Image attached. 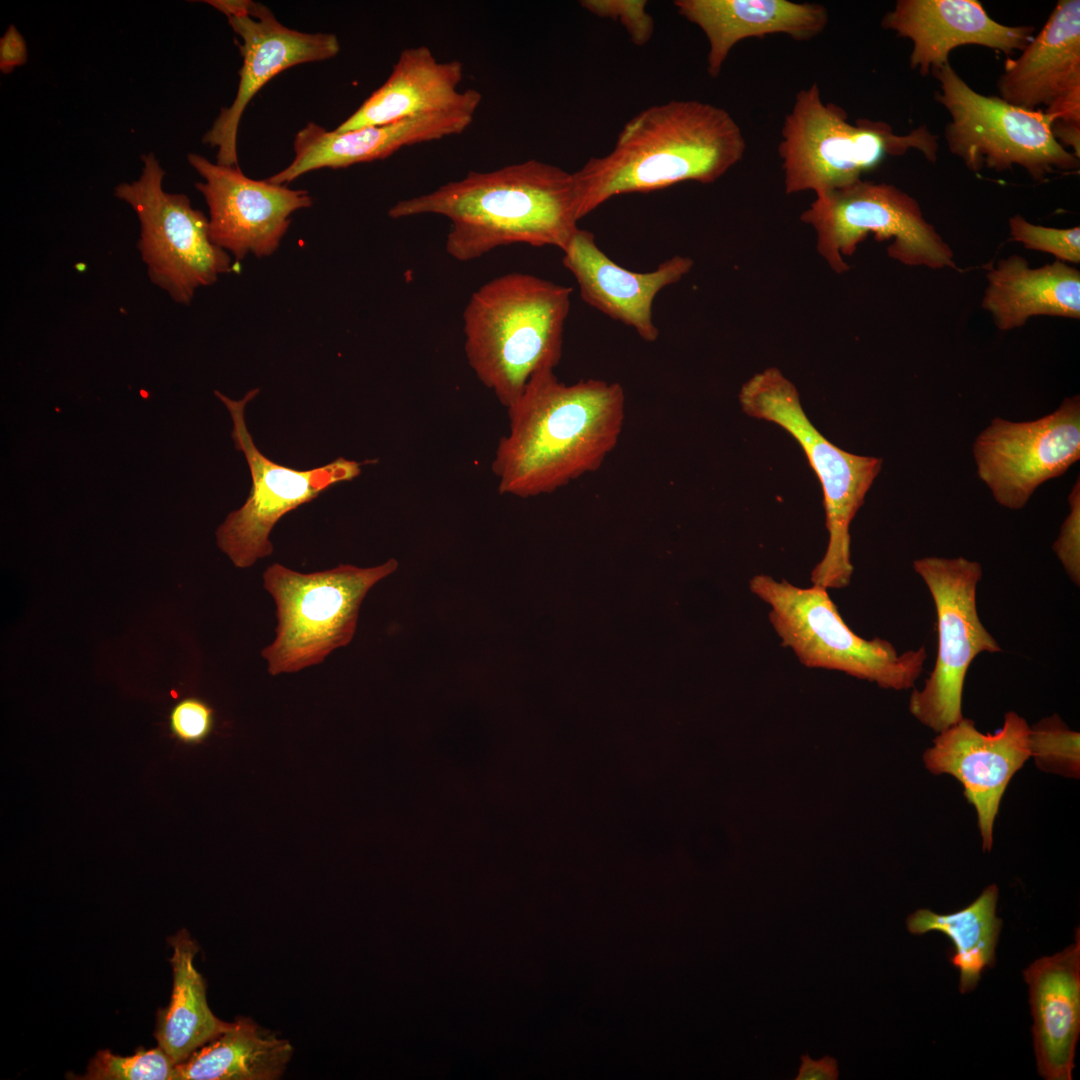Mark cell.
I'll list each match as a JSON object with an SVG mask.
<instances>
[{
  "mask_svg": "<svg viewBox=\"0 0 1080 1080\" xmlns=\"http://www.w3.org/2000/svg\"><path fill=\"white\" fill-rule=\"evenodd\" d=\"M507 409L508 432L491 464L502 495L550 494L597 471L618 444L626 409L618 382L565 384L554 369L536 372Z\"/></svg>",
  "mask_w": 1080,
  "mask_h": 1080,
  "instance_id": "obj_1",
  "label": "cell"
},
{
  "mask_svg": "<svg viewBox=\"0 0 1080 1080\" xmlns=\"http://www.w3.org/2000/svg\"><path fill=\"white\" fill-rule=\"evenodd\" d=\"M424 214L450 220L445 248L462 262L513 244L564 251L580 220L573 172L535 159L488 172L470 171L388 211L393 219Z\"/></svg>",
  "mask_w": 1080,
  "mask_h": 1080,
  "instance_id": "obj_2",
  "label": "cell"
},
{
  "mask_svg": "<svg viewBox=\"0 0 1080 1080\" xmlns=\"http://www.w3.org/2000/svg\"><path fill=\"white\" fill-rule=\"evenodd\" d=\"M746 140L723 108L699 100L647 107L619 132L612 150L573 172L582 219L614 196L677 183H712L743 158Z\"/></svg>",
  "mask_w": 1080,
  "mask_h": 1080,
  "instance_id": "obj_3",
  "label": "cell"
},
{
  "mask_svg": "<svg viewBox=\"0 0 1080 1080\" xmlns=\"http://www.w3.org/2000/svg\"><path fill=\"white\" fill-rule=\"evenodd\" d=\"M572 291L514 272L493 278L471 295L463 311L466 359L505 408L536 372L560 363Z\"/></svg>",
  "mask_w": 1080,
  "mask_h": 1080,
  "instance_id": "obj_4",
  "label": "cell"
},
{
  "mask_svg": "<svg viewBox=\"0 0 1080 1080\" xmlns=\"http://www.w3.org/2000/svg\"><path fill=\"white\" fill-rule=\"evenodd\" d=\"M910 149L934 162L937 136L924 125L899 135L883 121L850 123L842 107L823 101L816 83L796 94L778 145L786 193L812 190L816 196L849 186L887 157Z\"/></svg>",
  "mask_w": 1080,
  "mask_h": 1080,
  "instance_id": "obj_5",
  "label": "cell"
},
{
  "mask_svg": "<svg viewBox=\"0 0 1080 1080\" xmlns=\"http://www.w3.org/2000/svg\"><path fill=\"white\" fill-rule=\"evenodd\" d=\"M743 411L775 423L799 443L824 493L828 545L811 582L828 589L846 587L853 574L850 525L876 479L882 460L855 455L829 442L810 422L796 387L776 368L750 378L739 392Z\"/></svg>",
  "mask_w": 1080,
  "mask_h": 1080,
  "instance_id": "obj_6",
  "label": "cell"
},
{
  "mask_svg": "<svg viewBox=\"0 0 1080 1080\" xmlns=\"http://www.w3.org/2000/svg\"><path fill=\"white\" fill-rule=\"evenodd\" d=\"M750 590L769 606L782 645L806 667L840 671L893 690L913 687L922 673L925 646L899 654L885 639L860 637L824 587H798L760 574L751 579Z\"/></svg>",
  "mask_w": 1080,
  "mask_h": 1080,
  "instance_id": "obj_7",
  "label": "cell"
},
{
  "mask_svg": "<svg viewBox=\"0 0 1080 1080\" xmlns=\"http://www.w3.org/2000/svg\"><path fill=\"white\" fill-rule=\"evenodd\" d=\"M397 567L394 558L375 567L342 564L313 573L279 563L267 567L263 586L274 599L277 618L276 637L261 651L269 674L320 664L332 651L348 645L364 597Z\"/></svg>",
  "mask_w": 1080,
  "mask_h": 1080,
  "instance_id": "obj_8",
  "label": "cell"
},
{
  "mask_svg": "<svg viewBox=\"0 0 1080 1080\" xmlns=\"http://www.w3.org/2000/svg\"><path fill=\"white\" fill-rule=\"evenodd\" d=\"M931 72L940 84L937 100L951 116L945 128L948 149L971 171L986 166L1001 172L1019 165L1039 182L1055 170L1079 169V157L1058 142L1053 119L1043 109L1027 110L980 94L949 62Z\"/></svg>",
  "mask_w": 1080,
  "mask_h": 1080,
  "instance_id": "obj_9",
  "label": "cell"
},
{
  "mask_svg": "<svg viewBox=\"0 0 1080 1080\" xmlns=\"http://www.w3.org/2000/svg\"><path fill=\"white\" fill-rule=\"evenodd\" d=\"M141 161L139 178L118 184L114 195L138 217L137 248L150 281L174 302L189 305L198 288L231 271V258L210 240L208 218L190 199L163 189L166 172L155 154H143Z\"/></svg>",
  "mask_w": 1080,
  "mask_h": 1080,
  "instance_id": "obj_10",
  "label": "cell"
},
{
  "mask_svg": "<svg viewBox=\"0 0 1080 1080\" xmlns=\"http://www.w3.org/2000/svg\"><path fill=\"white\" fill-rule=\"evenodd\" d=\"M801 220L815 229L819 253L837 272L849 268L842 256L852 255L869 233L879 241L893 238L888 255L905 265L956 267L952 249L918 202L893 185L861 179L816 196Z\"/></svg>",
  "mask_w": 1080,
  "mask_h": 1080,
  "instance_id": "obj_11",
  "label": "cell"
},
{
  "mask_svg": "<svg viewBox=\"0 0 1080 1080\" xmlns=\"http://www.w3.org/2000/svg\"><path fill=\"white\" fill-rule=\"evenodd\" d=\"M913 568L935 605L937 655L923 688L912 692L909 710L919 722L939 733L963 718L964 683L973 660L980 653L1002 649L977 611L976 591L982 577L977 561L930 556L915 560Z\"/></svg>",
  "mask_w": 1080,
  "mask_h": 1080,
  "instance_id": "obj_12",
  "label": "cell"
},
{
  "mask_svg": "<svg viewBox=\"0 0 1080 1080\" xmlns=\"http://www.w3.org/2000/svg\"><path fill=\"white\" fill-rule=\"evenodd\" d=\"M215 395L228 409L235 448L243 452L252 486L245 503L228 514L216 532L219 548L238 568H248L272 554L269 539L275 524L287 513L317 498L331 486L361 474L362 462L338 457L330 463L298 470L276 463L255 445L245 421V408L258 393L250 390L242 399Z\"/></svg>",
  "mask_w": 1080,
  "mask_h": 1080,
  "instance_id": "obj_13",
  "label": "cell"
},
{
  "mask_svg": "<svg viewBox=\"0 0 1080 1080\" xmlns=\"http://www.w3.org/2000/svg\"><path fill=\"white\" fill-rule=\"evenodd\" d=\"M972 451L978 476L995 501L1008 509L1023 508L1041 484L1079 460V396L1065 398L1037 420L994 418L976 437Z\"/></svg>",
  "mask_w": 1080,
  "mask_h": 1080,
  "instance_id": "obj_14",
  "label": "cell"
},
{
  "mask_svg": "<svg viewBox=\"0 0 1080 1080\" xmlns=\"http://www.w3.org/2000/svg\"><path fill=\"white\" fill-rule=\"evenodd\" d=\"M187 160L204 180L195 187L209 209L210 240L238 261L248 254L272 255L292 213L313 203L306 190L251 179L240 167L212 163L197 153H189Z\"/></svg>",
  "mask_w": 1080,
  "mask_h": 1080,
  "instance_id": "obj_15",
  "label": "cell"
},
{
  "mask_svg": "<svg viewBox=\"0 0 1080 1080\" xmlns=\"http://www.w3.org/2000/svg\"><path fill=\"white\" fill-rule=\"evenodd\" d=\"M1030 757V727L1023 717L1009 711L994 733L980 732L973 720L963 717L938 733L924 752L923 762L929 772L951 775L961 783L977 814L982 848L990 851L1003 794Z\"/></svg>",
  "mask_w": 1080,
  "mask_h": 1080,
  "instance_id": "obj_16",
  "label": "cell"
},
{
  "mask_svg": "<svg viewBox=\"0 0 1080 1080\" xmlns=\"http://www.w3.org/2000/svg\"><path fill=\"white\" fill-rule=\"evenodd\" d=\"M1000 98L1053 119L1052 131L1080 133V1L1061 0L1016 59H1007ZM1042 110V109H1041Z\"/></svg>",
  "mask_w": 1080,
  "mask_h": 1080,
  "instance_id": "obj_17",
  "label": "cell"
},
{
  "mask_svg": "<svg viewBox=\"0 0 1080 1080\" xmlns=\"http://www.w3.org/2000/svg\"><path fill=\"white\" fill-rule=\"evenodd\" d=\"M240 36L243 57L236 97L220 109L202 142L218 148L216 160L225 166L238 165L237 133L243 112L258 91L274 76L293 66L330 59L340 51L336 35L304 33L282 25L268 7L259 4L253 17L227 16Z\"/></svg>",
  "mask_w": 1080,
  "mask_h": 1080,
  "instance_id": "obj_18",
  "label": "cell"
},
{
  "mask_svg": "<svg viewBox=\"0 0 1080 1080\" xmlns=\"http://www.w3.org/2000/svg\"><path fill=\"white\" fill-rule=\"evenodd\" d=\"M479 104L413 116L383 125L348 131H328L309 122L296 134L295 157L267 180L285 185L321 168H345L389 157L403 147L440 140L464 132L473 122Z\"/></svg>",
  "mask_w": 1080,
  "mask_h": 1080,
  "instance_id": "obj_19",
  "label": "cell"
},
{
  "mask_svg": "<svg viewBox=\"0 0 1080 1080\" xmlns=\"http://www.w3.org/2000/svg\"><path fill=\"white\" fill-rule=\"evenodd\" d=\"M881 24L911 40L910 67L923 76L948 63L956 47L979 45L1010 54L1034 37V27L1000 24L976 0H898Z\"/></svg>",
  "mask_w": 1080,
  "mask_h": 1080,
  "instance_id": "obj_20",
  "label": "cell"
},
{
  "mask_svg": "<svg viewBox=\"0 0 1080 1080\" xmlns=\"http://www.w3.org/2000/svg\"><path fill=\"white\" fill-rule=\"evenodd\" d=\"M563 252L562 263L591 307L631 328L646 342L659 337L652 305L657 294L687 274L693 260L675 255L650 272L628 270L610 259L592 232L578 229Z\"/></svg>",
  "mask_w": 1080,
  "mask_h": 1080,
  "instance_id": "obj_21",
  "label": "cell"
},
{
  "mask_svg": "<svg viewBox=\"0 0 1080 1080\" xmlns=\"http://www.w3.org/2000/svg\"><path fill=\"white\" fill-rule=\"evenodd\" d=\"M1033 1017L1037 1071L1046 1080H1071L1080 1033V931L1074 942L1024 971Z\"/></svg>",
  "mask_w": 1080,
  "mask_h": 1080,
  "instance_id": "obj_22",
  "label": "cell"
},
{
  "mask_svg": "<svg viewBox=\"0 0 1080 1080\" xmlns=\"http://www.w3.org/2000/svg\"><path fill=\"white\" fill-rule=\"evenodd\" d=\"M463 71L460 61H439L426 46L407 48L400 53L387 80L336 130L383 125L480 104L482 95L479 91L459 89Z\"/></svg>",
  "mask_w": 1080,
  "mask_h": 1080,
  "instance_id": "obj_23",
  "label": "cell"
},
{
  "mask_svg": "<svg viewBox=\"0 0 1080 1080\" xmlns=\"http://www.w3.org/2000/svg\"><path fill=\"white\" fill-rule=\"evenodd\" d=\"M674 6L705 34L707 72L713 78L738 42L771 34L807 41L820 35L829 20L822 4L788 0H676Z\"/></svg>",
  "mask_w": 1080,
  "mask_h": 1080,
  "instance_id": "obj_24",
  "label": "cell"
},
{
  "mask_svg": "<svg viewBox=\"0 0 1080 1080\" xmlns=\"http://www.w3.org/2000/svg\"><path fill=\"white\" fill-rule=\"evenodd\" d=\"M982 307L1003 331L1033 316L1080 318V272L1056 260L1033 268L1018 255L999 260L986 275Z\"/></svg>",
  "mask_w": 1080,
  "mask_h": 1080,
  "instance_id": "obj_25",
  "label": "cell"
},
{
  "mask_svg": "<svg viewBox=\"0 0 1080 1080\" xmlns=\"http://www.w3.org/2000/svg\"><path fill=\"white\" fill-rule=\"evenodd\" d=\"M293 1055L286 1039L239 1018L221 1035L176 1064L174 1080H274Z\"/></svg>",
  "mask_w": 1080,
  "mask_h": 1080,
  "instance_id": "obj_26",
  "label": "cell"
},
{
  "mask_svg": "<svg viewBox=\"0 0 1080 1080\" xmlns=\"http://www.w3.org/2000/svg\"><path fill=\"white\" fill-rule=\"evenodd\" d=\"M170 943L173 990L168 1007L158 1014L156 1039L178 1064L225 1032L231 1023L217 1018L208 1006L204 980L193 964L198 946L189 933L179 931Z\"/></svg>",
  "mask_w": 1080,
  "mask_h": 1080,
  "instance_id": "obj_27",
  "label": "cell"
},
{
  "mask_svg": "<svg viewBox=\"0 0 1080 1080\" xmlns=\"http://www.w3.org/2000/svg\"><path fill=\"white\" fill-rule=\"evenodd\" d=\"M998 887H986L980 896L967 907L950 914H938L929 909H918L906 919L908 931L914 935L928 932L945 934L954 945L950 958L960 972L959 990L972 991L986 967L995 964V950L1002 927L996 915Z\"/></svg>",
  "mask_w": 1080,
  "mask_h": 1080,
  "instance_id": "obj_28",
  "label": "cell"
},
{
  "mask_svg": "<svg viewBox=\"0 0 1080 1080\" xmlns=\"http://www.w3.org/2000/svg\"><path fill=\"white\" fill-rule=\"evenodd\" d=\"M176 1064L161 1048L141 1050L132 1056L99 1051L82 1079L89 1080H174Z\"/></svg>",
  "mask_w": 1080,
  "mask_h": 1080,
  "instance_id": "obj_29",
  "label": "cell"
},
{
  "mask_svg": "<svg viewBox=\"0 0 1080 1080\" xmlns=\"http://www.w3.org/2000/svg\"><path fill=\"white\" fill-rule=\"evenodd\" d=\"M1031 757L1046 771L1079 775V733L1070 730L1057 715L1030 727Z\"/></svg>",
  "mask_w": 1080,
  "mask_h": 1080,
  "instance_id": "obj_30",
  "label": "cell"
},
{
  "mask_svg": "<svg viewBox=\"0 0 1080 1080\" xmlns=\"http://www.w3.org/2000/svg\"><path fill=\"white\" fill-rule=\"evenodd\" d=\"M1011 238L1024 247L1049 253L1061 262H1080V228H1053L1032 224L1021 215L1009 220Z\"/></svg>",
  "mask_w": 1080,
  "mask_h": 1080,
  "instance_id": "obj_31",
  "label": "cell"
},
{
  "mask_svg": "<svg viewBox=\"0 0 1080 1080\" xmlns=\"http://www.w3.org/2000/svg\"><path fill=\"white\" fill-rule=\"evenodd\" d=\"M581 6L599 17L620 22L637 46L645 45L652 37L654 21L644 0H585Z\"/></svg>",
  "mask_w": 1080,
  "mask_h": 1080,
  "instance_id": "obj_32",
  "label": "cell"
},
{
  "mask_svg": "<svg viewBox=\"0 0 1080 1080\" xmlns=\"http://www.w3.org/2000/svg\"><path fill=\"white\" fill-rule=\"evenodd\" d=\"M214 725V711L203 700L187 697L179 701L171 710L169 728L172 735L186 744H198L211 733Z\"/></svg>",
  "mask_w": 1080,
  "mask_h": 1080,
  "instance_id": "obj_33",
  "label": "cell"
},
{
  "mask_svg": "<svg viewBox=\"0 0 1080 1080\" xmlns=\"http://www.w3.org/2000/svg\"><path fill=\"white\" fill-rule=\"evenodd\" d=\"M1069 514L1061 525L1053 550L1070 579L1080 582V486L1079 480L1069 494Z\"/></svg>",
  "mask_w": 1080,
  "mask_h": 1080,
  "instance_id": "obj_34",
  "label": "cell"
},
{
  "mask_svg": "<svg viewBox=\"0 0 1080 1080\" xmlns=\"http://www.w3.org/2000/svg\"><path fill=\"white\" fill-rule=\"evenodd\" d=\"M27 43L14 24H10L0 38V71L10 74L27 62Z\"/></svg>",
  "mask_w": 1080,
  "mask_h": 1080,
  "instance_id": "obj_35",
  "label": "cell"
},
{
  "mask_svg": "<svg viewBox=\"0 0 1080 1080\" xmlns=\"http://www.w3.org/2000/svg\"><path fill=\"white\" fill-rule=\"evenodd\" d=\"M798 1074L795 1080H836L839 1076L837 1060L830 1056H824L818 1060L812 1059L808 1054L800 1058Z\"/></svg>",
  "mask_w": 1080,
  "mask_h": 1080,
  "instance_id": "obj_36",
  "label": "cell"
}]
</instances>
